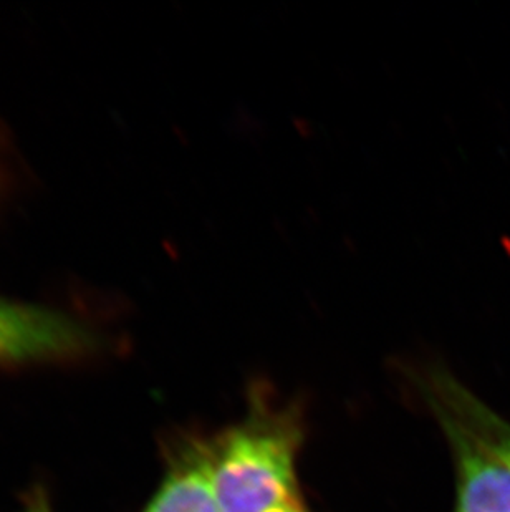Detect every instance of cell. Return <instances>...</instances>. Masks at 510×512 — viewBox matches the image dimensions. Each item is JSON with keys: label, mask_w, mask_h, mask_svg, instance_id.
Here are the masks:
<instances>
[{"label": "cell", "mask_w": 510, "mask_h": 512, "mask_svg": "<svg viewBox=\"0 0 510 512\" xmlns=\"http://www.w3.org/2000/svg\"><path fill=\"white\" fill-rule=\"evenodd\" d=\"M143 512H221L209 438L186 436L176 441L169 450L163 481Z\"/></svg>", "instance_id": "277c9868"}, {"label": "cell", "mask_w": 510, "mask_h": 512, "mask_svg": "<svg viewBox=\"0 0 510 512\" xmlns=\"http://www.w3.org/2000/svg\"><path fill=\"white\" fill-rule=\"evenodd\" d=\"M446 385L462 415L466 416L469 423L481 433L482 438L510 464L509 423L502 420L501 416L492 411L486 403H482L474 393L469 392L449 370L446 373Z\"/></svg>", "instance_id": "5b68a950"}, {"label": "cell", "mask_w": 510, "mask_h": 512, "mask_svg": "<svg viewBox=\"0 0 510 512\" xmlns=\"http://www.w3.org/2000/svg\"><path fill=\"white\" fill-rule=\"evenodd\" d=\"M95 343L92 332L70 315L0 299V365L77 357Z\"/></svg>", "instance_id": "3957f363"}, {"label": "cell", "mask_w": 510, "mask_h": 512, "mask_svg": "<svg viewBox=\"0 0 510 512\" xmlns=\"http://www.w3.org/2000/svg\"><path fill=\"white\" fill-rule=\"evenodd\" d=\"M24 512H53L44 489H35L34 493L30 494Z\"/></svg>", "instance_id": "8992f818"}, {"label": "cell", "mask_w": 510, "mask_h": 512, "mask_svg": "<svg viewBox=\"0 0 510 512\" xmlns=\"http://www.w3.org/2000/svg\"><path fill=\"white\" fill-rule=\"evenodd\" d=\"M448 370L434 363L408 370L419 397L441 426L456 469L454 512H510V464L462 415L446 385Z\"/></svg>", "instance_id": "7a4b0ae2"}, {"label": "cell", "mask_w": 510, "mask_h": 512, "mask_svg": "<svg viewBox=\"0 0 510 512\" xmlns=\"http://www.w3.org/2000/svg\"><path fill=\"white\" fill-rule=\"evenodd\" d=\"M211 440L212 479L221 512H269L302 498L305 423L297 403H279L269 385L249 388L246 415Z\"/></svg>", "instance_id": "6da1fadb"}, {"label": "cell", "mask_w": 510, "mask_h": 512, "mask_svg": "<svg viewBox=\"0 0 510 512\" xmlns=\"http://www.w3.org/2000/svg\"><path fill=\"white\" fill-rule=\"evenodd\" d=\"M269 512H310L308 511L307 506H305L304 499H295V501H290V503L282 504L279 508L272 509Z\"/></svg>", "instance_id": "52a82bcc"}]
</instances>
